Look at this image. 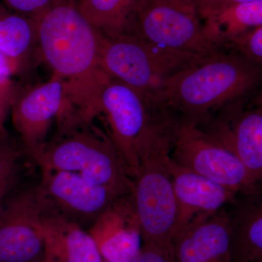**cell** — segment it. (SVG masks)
<instances>
[{
    "label": "cell",
    "mask_w": 262,
    "mask_h": 262,
    "mask_svg": "<svg viewBox=\"0 0 262 262\" xmlns=\"http://www.w3.org/2000/svg\"><path fill=\"white\" fill-rule=\"evenodd\" d=\"M131 262H174L173 242L170 244H144L140 252Z\"/></svg>",
    "instance_id": "obj_24"
},
{
    "label": "cell",
    "mask_w": 262,
    "mask_h": 262,
    "mask_svg": "<svg viewBox=\"0 0 262 262\" xmlns=\"http://www.w3.org/2000/svg\"><path fill=\"white\" fill-rule=\"evenodd\" d=\"M213 42L228 48L236 39L262 27V0L226 7L203 17Z\"/></svg>",
    "instance_id": "obj_18"
},
{
    "label": "cell",
    "mask_w": 262,
    "mask_h": 262,
    "mask_svg": "<svg viewBox=\"0 0 262 262\" xmlns=\"http://www.w3.org/2000/svg\"><path fill=\"white\" fill-rule=\"evenodd\" d=\"M39 225L47 262H103L94 237L83 227L55 211L38 192Z\"/></svg>",
    "instance_id": "obj_16"
},
{
    "label": "cell",
    "mask_w": 262,
    "mask_h": 262,
    "mask_svg": "<svg viewBox=\"0 0 262 262\" xmlns=\"http://www.w3.org/2000/svg\"><path fill=\"white\" fill-rule=\"evenodd\" d=\"M38 52L37 22L8 10L0 8V53L18 66L20 70Z\"/></svg>",
    "instance_id": "obj_20"
},
{
    "label": "cell",
    "mask_w": 262,
    "mask_h": 262,
    "mask_svg": "<svg viewBox=\"0 0 262 262\" xmlns=\"http://www.w3.org/2000/svg\"><path fill=\"white\" fill-rule=\"evenodd\" d=\"M3 3H1V2H0V8H1V7H3Z\"/></svg>",
    "instance_id": "obj_29"
},
{
    "label": "cell",
    "mask_w": 262,
    "mask_h": 262,
    "mask_svg": "<svg viewBox=\"0 0 262 262\" xmlns=\"http://www.w3.org/2000/svg\"><path fill=\"white\" fill-rule=\"evenodd\" d=\"M232 262L262 261V188L239 195L232 206Z\"/></svg>",
    "instance_id": "obj_17"
},
{
    "label": "cell",
    "mask_w": 262,
    "mask_h": 262,
    "mask_svg": "<svg viewBox=\"0 0 262 262\" xmlns=\"http://www.w3.org/2000/svg\"><path fill=\"white\" fill-rule=\"evenodd\" d=\"M228 48L239 52L262 69V27L237 38Z\"/></svg>",
    "instance_id": "obj_22"
},
{
    "label": "cell",
    "mask_w": 262,
    "mask_h": 262,
    "mask_svg": "<svg viewBox=\"0 0 262 262\" xmlns=\"http://www.w3.org/2000/svg\"><path fill=\"white\" fill-rule=\"evenodd\" d=\"M254 103L256 106L262 108V89L256 97L255 98Z\"/></svg>",
    "instance_id": "obj_28"
},
{
    "label": "cell",
    "mask_w": 262,
    "mask_h": 262,
    "mask_svg": "<svg viewBox=\"0 0 262 262\" xmlns=\"http://www.w3.org/2000/svg\"><path fill=\"white\" fill-rule=\"evenodd\" d=\"M20 71L21 70L14 61L0 53V81L10 80V76Z\"/></svg>",
    "instance_id": "obj_27"
},
{
    "label": "cell",
    "mask_w": 262,
    "mask_h": 262,
    "mask_svg": "<svg viewBox=\"0 0 262 262\" xmlns=\"http://www.w3.org/2000/svg\"><path fill=\"white\" fill-rule=\"evenodd\" d=\"M80 13L102 35L134 33L139 0H77Z\"/></svg>",
    "instance_id": "obj_19"
},
{
    "label": "cell",
    "mask_w": 262,
    "mask_h": 262,
    "mask_svg": "<svg viewBox=\"0 0 262 262\" xmlns=\"http://www.w3.org/2000/svg\"><path fill=\"white\" fill-rule=\"evenodd\" d=\"M261 82V68L222 48L164 81L154 101L174 120L198 123L241 102Z\"/></svg>",
    "instance_id": "obj_2"
},
{
    "label": "cell",
    "mask_w": 262,
    "mask_h": 262,
    "mask_svg": "<svg viewBox=\"0 0 262 262\" xmlns=\"http://www.w3.org/2000/svg\"><path fill=\"white\" fill-rule=\"evenodd\" d=\"M172 130L150 134L138 148L139 165L133 179V205L144 244L173 242L178 207L170 170Z\"/></svg>",
    "instance_id": "obj_4"
},
{
    "label": "cell",
    "mask_w": 262,
    "mask_h": 262,
    "mask_svg": "<svg viewBox=\"0 0 262 262\" xmlns=\"http://www.w3.org/2000/svg\"><path fill=\"white\" fill-rule=\"evenodd\" d=\"M100 105L107 134L133 180L139 165L138 148L150 133L172 118L152 100L115 79L103 87Z\"/></svg>",
    "instance_id": "obj_6"
},
{
    "label": "cell",
    "mask_w": 262,
    "mask_h": 262,
    "mask_svg": "<svg viewBox=\"0 0 262 262\" xmlns=\"http://www.w3.org/2000/svg\"><path fill=\"white\" fill-rule=\"evenodd\" d=\"M2 141V140H1Z\"/></svg>",
    "instance_id": "obj_32"
},
{
    "label": "cell",
    "mask_w": 262,
    "mask_h": 262,
    "mask_svg": "<svg viewBox=\"0 0 262 262\" xmlns=\"http://www.w3.org/2000/svg\"><path fill=\"white\" fill-rule=\"evenodd\" d=\"M67 108L64 82L55 75L45 83L16 92L12 120L24 152L34 163L47 143L52 122Z\"/></svg>",
    "instance_id": "obj_10"
},
{
    "label": "cell",
    "mask_w": 262,
    "mask_h": 262,
    "mask_svg": "<svg viewBox=\"0 0 262 262\" xmlns=\"http://www.w3.org/2000/svg\"><path fill=\"white\" fill-rule=\"evenodd\" d=\"M241 103L195 124L232 151L262 185V108L244 110Z\"/></svg>",
    "instance_id": "obj_12"
},
{
    "label": "cell",
    "mask_w": 262,
    "mask_h": 262,
    "mask_svg": "<svg viewBox=\"0 0 262 262\" xmlns=\"http://www.w3.org/2000/svg\"><path fill=\"white\" fill-rule=\"evenodd\" d=\"M103 259L131 262L140 252V229L131 194L119 198L90 227Z\"/></svg>",
    "instance_id": "obj_15"
},
{
    "label": "cell",
    "mask_w": 262,
    "mask_h": 262,
    "mask_svg": "<svg viewBox=\"0 0 262 262\" xmlns=\"http://www.w3.org/2000/svg\"><path fill=\"white\" fill-rule=\"evenodd\" d=\"M261 262H262V261Z\"/></svg>",
    "instance_id": "obj_31"
},
{
    "label": "cell",
    "mask_w": 262,
    "mask_h": 262,
    "mask_svg": "<svg viewBox=\"0 0 262 262\" xmlns=\"http://www.w3.org/2000/svg\"><path fill=\"white\" fill-rule=\"evenodd\" d=\"M16 92L11 81H0V141L8 138L5 129V120Z\"/></svg>",
    "instance_id": "obj_25"
},
{
    "label": "cell",
    "mask_w": 262,
    "mask_h": 262,
    "mask_svg": "<svg viewBox=\"0 0 262 262\" xmlns=\"http://www.w3.org/2000/svg\"><path fill=\"white\" fill-rule=\"evenodd\" d=\"M34 20L38 52L64 82L67 107L94 120L101 115L100 98L110 79L100 65L103 35L84 18L77 0H58Z\"/></svg>",
    "instance_id": "obj_1"
},
{
    "label": "cell",
    "mask_w": 262,
    "mask_h": 262,
    "mask_svg": "<svg viewBox=\"0 0 262 262\" xmlns=\"http://www.w3.org/2000/svg\"><path fill=\"white\" fill-rule=\"evenodd\" d=\"M58 0H0L8 10L18 14L36 18Z\"/></svg>",
    "instance_id": "obj_23"
},
{
    "label": "cell",
    "mask_w": 262,
    "mask_h": 262,
    "mask_svg": "<svg viewBox=\"0 0 262 262\" xmlns=\"http://www.w3.org/2000/svg\"><path fill=\"white\" fill-rule=\"evenodd\" d=\"M170 170L177 207V234L196 219L232 206L239 194L184 168L170 158Z\"/></svg>",
    "instance_id": "obj_14"
},
{
    "label": "cell",
    "mask_w": 262,
    "mask_h": 262,
    "mask_svg": "<svg viewBox=\"0 0 262 262\" xmlns=\"http://www.w3.org/2000/svg\"><path fill=\"white\" fill-rule=\"evenodd\" d=\"M20 152L8 140L0 141V213L20 182Z\"/></svg>",
    "instance_id": "obj_21"
},
{
    "label": "cell",
    "mask_w": 262,
    "mask_h": 262,
    "mask_svg": "<svg viewBox=\"0 0 262 262\" xmlns=\"http://www.w3.org/2000/svg\"><path fill=\"white\" fill-rule=\"evenodd\" d=\"M251 1H255V0H194L198 5L202 18L205 15L215 10L222 9L230 5Z\"/></svg>",
    "instance_id": "obj_26"
},
{
    "label": "cell",
    "mask_w": 262,
    "mask_h": 262,
    "mask_svg": "<svg viewBox=\"0 0 262 262\" xmlns=\"http://www.w3.org/2000/svg\"><path fill=\"white\" fill-rule=\"evenodd\" d=\"M103 262H107V261H103Z\"/></svg>",
    "instance_id": "obj_30"
},
{
    "label": "cell",
    "mask_w": 262,
    "mask_h": 262,
    "mask_svg": "<svg viewBox=\"0 0 262 262\" xmlns=\"http://www.w3.org/2000/svg\"><path fill=\"white\" fill-rule=\"evenodd\" d=\"M232 224L227 208L192 221L173 241L174 262H232Z\"/></svg>",
    "instance_id": "obj_13"
},
{
    "label": "cell",
    "mask_w": 262,
    "mask_h": 262,
    "mask_svg": "<svg viewBox=\"0 0 262 262\" xmlns=\"http://www.w3.org/2000/svg\"><path fill=\"white\" fill-rule=\"evenodd\" d=\"M37 185L17 190L0 213V262H47Z\"/></svg>",
    "instance_id": "obj_11"
},
{
    "label": "cell",
    "mask_w": 262,
    "mask_h": 262,
    "mask_svg": "<svg viewBox=\"0 0 262 262\" xmlns=\"http://www.w3.org/2000/svg\"><path fill=\"white\" fill-rule=\"evenodd\" d=\"M39 194L55 211L81 227L92 226L122 194L89 182L77 174L39 167Z\"/></svg>",
    "instance_id": "obj_9"
},
{
    "label": "cell",
    "mask_w": 262,
    "mask_h": 262,
    "mask_svg": "<svg viewBox=\"0 0 262 262\" xmlns=\"http://www.w3.org/2000/svg\"><path fill=\"white\" fill-rule=\"evenodd\" d=\"M134 34L155 47L206 56L222 48L210 37L194 0H139Z\"/></svg>",
    "instance_id": "obj_7"
},
{
    "label": "cell",
    "mask_w": 262,
    "mask_h": 262,
    "mask_svg": "<svg viewBox=\"0 0 262 262\" xmlns=\"http://www.w3.org/2000/svg\"><path fill=\"white\" fill-rule=\"evenodd\" d=\"M204 56L161 49L130 33L115 37L103 36L100 65L110 78L154 99L164 81Z\"/></svg>",
    "instance_id": "obj_5"
},
{
    "label": "cell",
    "mask_w": 262,
    "mask_h": 262,
    "mask_svg": "<svg viewBox=\"0 0 262 262\" xmlns=\"http://www.w3.org/2000/svg\"><path fill=\"white\" fill-rule=\"evenodd\" d=\"M170 158L239 195L262 188L232 151L194 122L174 120Z\"/></svg>",
    "instance_id": "obj_8"
},
{
    "label": "cell",
    "mask_w": 262,
    "mask_h": 262,
    "mask_svg": "<svg viewBox=\"0 0 262 262\" xmlns=\"http://www.w3.org/2000/svg\"><path fill=\"white\" fill-rule=\"evenodd\" d=\"M72 110L58 119V129L34 163L80 176L122 194L132 192L129 177L107 133Z\"/></svg>",
    "instance_id": "obj_3"
}]
</instances>
